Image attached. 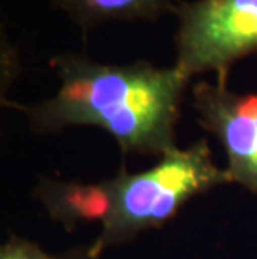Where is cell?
Returning a JSON list of instances; mask_svg holds the SVG:
<instances>
[{
    "instance_id": "6",
    "label": "cell",
    "mask_w": 257,
    "mask_h": 259,
    "mask_svg": "<svg viewBox=\"0 0 257 259\" xmlns=\"http://www.w3.org/2000/svg\"><path fill=\"white\" fill-rule=\"evenodd\" d=\"M0 259H100V256H97L90 249V246L57 254V252L45 251L37 242L12 236L0 247Z\"/></svg>"
},
{
    "instance_id": "2",
    "label": "cell",
    "mask_w": 257,
    "mask_h": 259,
    "mask_svg": "<svg viewBox=\"0 0 257 259\" xmlns=\"http://www.w3.org/2000/svg\"><path fill=\"white\" fill-rule=\"evenodd\" d=\"M229 183L226 169L212 157L209 142L200 139L164 154L140 172L120 169L114 178L97 183L42 179L34 196L65 228L82 223L99 226L90 249L102 256L109 247L169 223L192 197Z\"/></svg>"
},
{
    "instance_id": "1",
    "label": "cell",
    "mask_w": 257,
    "mask_h": 259,
    "mask_svg": "<svg viewBox=\"0 0 257 259\" xmlns=\"http://www.w3.org/2000/svg\"><path fill=\"white\" fill-rule=\"evenodd\" d=\"M50 67L57 75L52 96L34 104H10L25 115L34 132L97 127L124 154L157 159L179 147L176 129L192 79L174 64H107L85 54L64 52L52 57Z\"/></svg>"
},
{
    "instance_id": "4",
    "label": "cell",
    "mask_w": 257,
    "mask_h": 259,
    "mask_svg": "<svg viewBox=\"0 0 257 259\" xmlns=\"http://www.w3.org/2000/svg\"><path fill=\"white\" fill-rule=\"evenodd\" d=\"M190 104L226 154L231 183L257 194V92H237L227 77H214L190 85Z\"/></svg>"
},
{
    "instance_id": "3",
    "label": "cell",
    "mask_w": 257,
    "mask_h": 259,
    "mask_svg": "<svg viewBox=\"0 0 257 259\" xmlns=\"http://www.w3.org/2000/svg\"><path fill=\"white\" fill-rule=\"evenodd\" d=\"M174 65L189 79L227 77L239 60L257 56V0H177Z\"/></svg>"
},
{
    "instance_id": "5",
    "label": "cell",
    "mask_w": 257,
    "mask_h": 259,
    "mask_svg": "<svg viewBox=\"0 0 257 259\" xmlns=\"http://www.w3.org/2000/svg\"><path fill=\"white\" fill-rule=\"evenodd\" d=\"M176 4L177 0H50V7L82 32L109 24L156 22L172 14Z\"/></svg>"
}]
</instances>
